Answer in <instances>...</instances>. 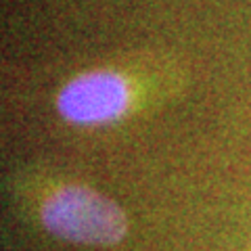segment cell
Listing matches in <instances>:
<instances>
[{"label":"cell","instance_id":"6da1fadb","mask_svg":"<svg viewBox=\"0 0 251 251\" xmlns=\"http://www.w3.org/2000/svg\"><path fill=\"white\" fill-rule=\"evenodd\" d=\"M42 226L63 241L90 247H109L128 232L124 209L84 184L59 186L40 207Z\"/></svg>","mask_w":251,"mask_h":251},{"label":"cell","instance_id":"7a4b0ae2","mask_svg":"<svg viewBox=\"0 0 251 251\" xmlns=\"http://www.w3.org/2000/svg\"><path fill=\"white\" fill-rule=\"evenodd\" d=\"M134 86L120 69L100 67L77 74L57 94V111L75 126H100L122 117L132 105Z\"/></svg>","mask_w":251,"mask_h":251}]
</instances>
